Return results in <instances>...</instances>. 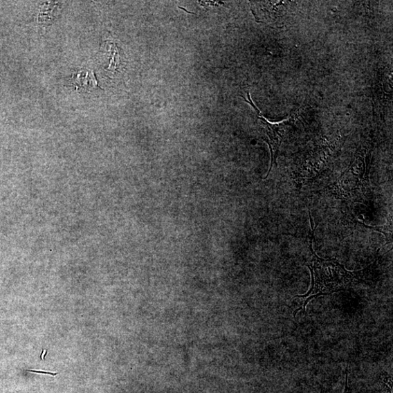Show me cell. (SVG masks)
Listing matches in <instances>:
<instances>
[{
    "instance_id": "6da1fadb",
    "label": "cell",
    "mask_w": 393,
    "mask_h": 393,
    "mask_svg": "<svg viewBox=\"0 0 393 393\" xmlns=\"http://www.w3.org/2000/svg\"><path fill=\"white\" fill-rule=\"evenodd\" d=\"M314 234L310 242L312 253L311 259L306 263L312 275V284L305 294L295 298L304 299L302 305L293 313L294 318L300 311L305 312L306 307L312 300L327 296L336 292L349 291L356 286L367 283L375 269L378 260L362 271H349L345 266L333 259H325L318 256L313 249Z\"/></svg>"
},
{
    "instance_id": "7a4b0ae2",
    "label": "cell",
    "mask_w": 393,
    "mask_h": 393,
    "mask_svg": "<svg viewBox=\"0 0 393 393\" xmlns=\"http://www.w3.org/2000/svg\"><path fill=\"white\" fill-rule=\"evenodd\" d=\"M248 97L249 100L248 103L254 107L256 111L258 112L259 119L262 122V129L265 134L266 142L268 143L271 150L272 164L270 170L271 172L272 167H273V165H277V158L278 156L280 146L282 143L283 134L282 133V131H280V126L273 125L266 121L263 117H262L260 111L257 109V107H256L254 104H253L249 93H248Z\"/></svg>"
},
{
    "instance_id": "3957f363",
    "label": "cell",
    "mask_w": 393,
    "mask_h": 393,
    "mask_svg": "<svg viewBox=\"0 0 393 393\" xmlns=\"http://www.w3.org/2000/svg\"><path fill=\"white\" fill-rule=\"evenodd\" d=\"M73 78L74 86L77 89H84L86 91L91 90L92 88L95 87L97 82L93 73L87 71V70H80L75 74Z\"/></svg>"
},
{
    "instance_id": "277c9868",
    "label": "cell",
    "mask_w": 393,
    "mask_h": 393,
    "mask_svg": "<svg viewBox=\"0 0 393 393\" xmlns=\"http://www.w3.org/2000/svg\"><path fill=\"white\" fill-rule=\"evenodd\" d=\"M363 226L366 227L367 228H369L372 230H374L377 232H381L383 233L387 241H392V221H389L387 226H382V227H370L366 226V224L362 223Z\"/></svg>"
},
{
    "instance_id": "5b68a950",
    "label": "cell",
    "mask_w": 393,
    "mask_h": 393,
    "mask_svg": "<svg viewBox=\"0 0 393 393\" xmlns=\"http://www.w3.org/2000/svg\"><path fill=\"white\" fill-rule=\"evenodd\" d=\"M381 384L383 393H392V377L386 372L381 375Z\"/></svg>"
},
{
    "instance_id": "8992f818",
    "label": "cell",
    "mask_w": 393,
    "mask_h": 393,
    "mask_svg": "<svg viewBox=\"0 0 393 393\" xmlns=\"http://www.w3.org/2000/svg\"><path fill=\"white\" fill-rule=\"evenodd\" d=\"M343 393H354L352 390H351L350 387L348 384V372L347 370L346 372V382H345V391Z\"/></svg>"
},
{
    "instance_id": "52a82bcc",
    "label": "cell",
    "mask_w": 393,
    "mask_h": 393,
    "mask_svg": "<svg viewBox=\"0 0 393 393\" xmlns=\"http://www.w3.org/2000/svg\"><path fill=\"white\" fill-rule=\"evenodd\" d=\"M27 372H33V373H37V374H49V375H51V376H56V375L59 374V373L37 371V370H27Z\"/></svg>"
}]
</instances>
